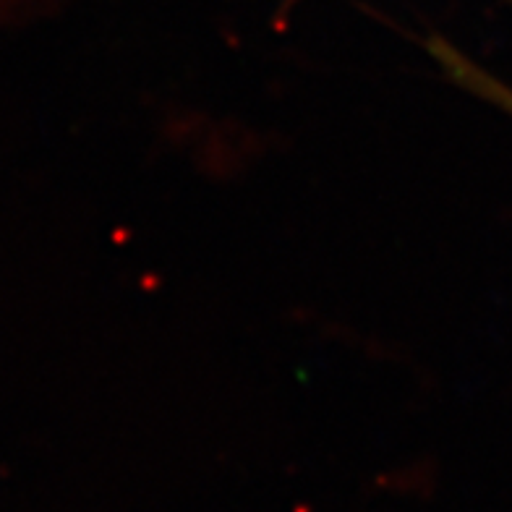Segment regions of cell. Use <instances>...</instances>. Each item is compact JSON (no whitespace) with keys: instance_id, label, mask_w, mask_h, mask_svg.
Masks as SVG:
<instances>
[{"instance_id":"obj_2","label":"cell","mask_w":512,"mask_h":512,"mask_svg":"<svg viewBox=\"0 0 512 512\" xmlns=\"http://www.w3.org/2000/svg\"><path fill=\"white\" fill-rule=\"evenodd\" d=\"M293 3H296V0H285V6H283V11H288L290 6H293Z\"/></svg>"},{"instance_id":"obj_1","label":"cell","mask_w":512,"mask_h":512,"mask_svg":"<svg viewBox=\"0 0 512 512\" xmlns=\"http://www.w3.org/2000/svg\"><path fill=\"white\" fill-rule=\"evenodd\" d=\"M460 81H463L465 89H473L476 95L489 97V100L499 102L502 108L512 110V92H510V89L502 87V84H499V81L494 79V76L486 74V71H481V68L476 66V63L465 68L463 79H460Z\"/></svg>"}]
</instances>
